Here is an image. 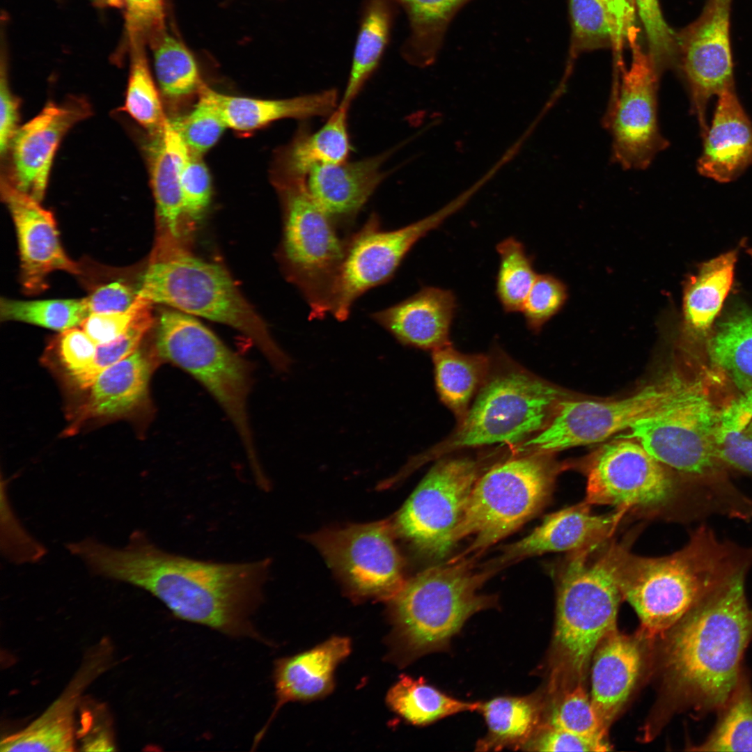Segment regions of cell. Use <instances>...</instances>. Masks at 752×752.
<instances>
[{
	"mask_svg": "<svg viewBox=\"0 0 752 752\" xmlns=\"http://www.w3.org/2000/svg\"><path fill=\"white\" fill-rule=\"evenodd\" d=\"M67 549L92 574L146 590L179 619L228 636L260 639L250 616L262 602L268 558L196 559L164 550L141 531L123 547L88 538L70 542Z\"/></svg>",
	"mask_w": 752,
	"mask_h": 752,
	"instance_id": "1",
	"label": "cell"
},
{
	"mask_svg": "<svg viewBox=\"0 0 752 752\" xmlns=\"http://www.w3.org/2000/svg\"><path fill=\"white\" fill-rule=\"evenodd\" d=\"M616 574L622 599L640 620L639 636L664 638L705 597L752 563V548L719 538L706 526L680 550L661 557L631 553L616 543Z\"/></svg>",
	"mask_w": 752,
	"mask_h": 752,
	"instance_id": "2",
	"label": "cell"
},
{
	"mask_svg": "<svg viewBox=\"0 0 752 752\" xmlns=\"http://www.w3.org/2000/svg\"><path fill=\"white\" fill-rule=\"evenodd\" d=\"M747 570L705 597L672 629L665 666L674 691L697 710H720L742 675L752 638Z\"/></svg>",
	"mask_w": 752,
	"mask_h": 752,
	"instance_id": "3",
	"label": "cell"
},
{
	"mask_svg": "<svg viewBox=\"0 0 752 752\" xmlns=\"http://www.w3.org/2000/svg\"><path fill=\"white\" fill-rule=\"evenodd\" d=\"M495 571L476 570L472 558L460 556L407 580L388 601L391 659L407 664L445 649L470 617L496 606L495 596L479 593Z\"/></svg>",
	"mask_w": 752,
	"mask_h": 752,
	"instance_id": "4",
	"label": "cell"
},
{
	"mask_svg": "<svg viewBox=\"0 0 752 752\" xmlns=\"http://www.w3.org/2000/svg\"><path fill=\"white\" fill-rule=\"evenodd\" d=\"M623 600L616 542L569 553L558 576L553 639L555 682L581 679L602 640L616 629Z\"/></svg>",
	"mask_w": 752,
	"mask_h": 752,
	"instance_id": "5",
	"label": "cell"
},
{
	"mask_svg": "<svg viewBox=\"0 0 752 752\" xmlns=\"http://www.w3.org/2000/svg\"><path fill=\"white\" fill-rule=\"evenodd\" d=\"M722 408L700 376L673 372L671 389L652 412L636 421L628 434L659 462L691 483L729 499L738 492L722 477L715 436Z\"/></svg>",
	"mask_w": 752,
	"mask_h": 752,
	"instance_id": "6",
	"label": "cell"
},
{
	"mask_svg": "<svg viewBox=\"0 0 752 752\" xmlns=\"http://www.w3.org/2000/svg\"><path fill=\"white\" fill-rule=\"evenodd\" d=\"M137 295L152 304L230 326L246 336L276 370L285 371L288 356L245 300L228 272L182 246L155 249Z\"/></svg>",
	"mask_w": 752,
	"mask_h": 752,
	"instance_id": "7",
	"label": "cell"
},
{
	"mask_svg": "<svg viewBox=\"0 0 752 752\" xmlns=\"http://www.w3.org/2000/svg\"><path fill=\"white\" fill-rule=\"evenodd\" d=\"M156 329L159 358L187 372L216 399L240 435L255 478H264L246 410L252 385L250 363L189 314L164 311Z\"/></svg>",
	"mask_w": 752,
	"mask_h": 752,
	"instance_id": "8",
	"label": "cell"
},
{
	"mask_svg": "<svg viewBox=\"0 0 752 752\" xmlns=\"http://www.w3.org/2000/svg\"><path fill=\"white\" fill-rule=\"evenodd\" d=\"M548 455L523 453L493 465L479 477L455 533L456 542L473 538L460 556L480 554L544 508L557 473Z\"/></svg>",
	"mask_w": 752,
	"mask_h": 752,
	"instance_id": "9",
	"label": "cell"
},
{
	"mask_svg": "<svg viewBox=\"0 0 752 752\" xmlns=\"http://www.w3.org/2000/svg\"><path fill=\"white\" fill-rule=\"evenodd\" d=\"M563 398L559 389L526 372L495 374L453 434L414 463L464 448L520 444L546 426Z\"/></svg>",
	"mask_w": 752,
	"mask_h": 752,
	"instance_id": "10",
	"label": "cell"
},
{
	"mask_svg": "<svg viewBox=\"0 0 752 752\" xmlns=\"http://www.w3.org/2000/svg\"><path fill=\"white\" fill-rule=\"evenodd\" d=\"M586 475L584 501L591 506H611L647 516L665 515L693 503L690 498L703 499L718 507L713 499L694 493L716 499L714 494L692 490L703 487L671 471L631 438L620 437L600 447L589 459Z\"/></svg>",
	"mask_w": 752,
	"mask_h": 752,
	"instance_id": "11",
	"label": "cell"
},
{
	"mask_svg": "<svg viewBox=\"0 0 752 752\" xmlns=\"http://www.w3.org/2000/svg\"><path fill=\"white\" fill-rule=\"evenodd\" d=\"M274 186L283 209L281 253L285 271L306 301L310 317L324 318L330 313L345 238L311 194L307 180Z\"/></svg>",
	"mask_w": 752,
	"mask_h": 752,
	"instance_id": "12",
	"label": "cell"
},
{
	"mask_svg": "<svg viewBox=\"0 0 752 752\" xmlns=\"http://www.w3.org/2000/svg\"><path fill=\"white\" fill-rule=\"evenodd\" d=\"M395 535L386 519L323 529L307 540L352 598L389 601L407 581Z\"/></svg>",
	"mask_w": 752,
	"mask_h": 752,
	"instance_id": "13",
	"label": "cell"
},
{
	"mask_svg": "<svg viewBox=\"0 0 752 752\" xmlns=\"http://www.w3.org/2000/svg\"><path fill=\"white\" fill-rule=\"evenodd\" d=\"M483 464L471 457L437 462L391 519L396 535L430 556L445 557L457 543L469 498L485 472Z\"/></svg>",
	"mask_w": 752,
	"mask_h": 752,
	"instance_id": "14",
	"label": "cell"
},
{
	"mask_svg": "<svg viewBox=\"0 0 752 752\" xmlns=\"http://www.w3.org/2000/svg\"><path fill=\"white\" fill-rule=\"evenodd\" d=\"M466 196L417 221L384 230L373 212L361 228L345 237L344 255L334 283L331 311L346 320L354 302L372 288L390 281L412 247L464 203Z\"/></svg>",
	"mask_w": 752,
	"mask_h": 752,
	"instance_id": "15",
	"label": "cell"
},
{
	"mask_svg": "<svg viewBox=\"0 0 752 752\" xmlns=\"http://www.w3.org/2000/svg\"><path fill=\"white\" fill-rule=\"evenodd\" d=\"M622 72L616 98L606 118L611 135L613 160L627 170L647 169L668 146L658 120L660 75L639 41Z\"/></svg>",
	"mask_w": 752,
	"mask_h": 752,
	"instance_id": "16",
	"label": "cell"
},
{
	"mask_svg": "<svg viewBox=\"0 0 752 752\" xmlns=\"http://www.w3.org/2000/svg\"><path fill=\"white\" fill-rule=\"evenodd\" d=\"M673 373L621 399L570 400L563 399L546 426L520 444L522 453L551 454L565 449L601 442L629 429L656 409L671 386Z\"/></svg>",
	"mask_w": 752,
	"mask_h": 752,
	"instance_id": "17",
	"label": "cell"
},
{
	"mask_svg": "<svg viewBox=\"0 0 752 752\" xmlns=\"http://www.w3.org/2000/svg\"><path fill=\"white\" fill-rule=\"evenodd\" d=\"M733 0H707L698 17L677 32V65L689 88L703 137L709 100L733 86L730 38Z\"/></svg>",
	"mask_w": 752,
	"mask_h": 752,
	"instance_id": "18",
	"label": "cell"
},
{
	"mask_svg": "<svg viewBox=\"0 0 752 752\" xmlns=\"http://www.w3.org/2000/svg\"><path fill=\"white\" fill-rule=\"evenodd\" d=\"M91 109L82 97H72L61 104L49 102L19 127L9 149L11 178L17 189L41 201L45 194L53 160L67 132L89 116Z\"/></svg>",
	"mask_w": 752,
	"mask_h": 752,
	"instance_id": "19",
	"label": "cell"
},
{
	"mask_svg": "<svg viewBox=\"0 0 752 752\" xmlns=\"http://www.w3.org/2000/svg\"><path fill=\"white\" fill-rule=\"evenodd\" d=\"M1 194L15 227L23 290L28 294L44 291L48 276L55 271L80 274L79 265L61 245L53 214L3 177Z\"/></svg>",
	"mask_w": 752,
	"mask_h": 752,
	"instance_id": "20",
	"label": "cell"
},
{
	"mask_svg": "<svg viewBox=\"0 0 752 752\" xmlns=\"http://www.w3.org/2000/svg\"><path fill=\"white\" fill-rule=\"evenodd\" d=\"M585 501L547 515L522 539L506 546L493 566L548 552L577 551L611 538L625 517V510L595 514Z\"/></svg>",
	"mask_w": 752,
	"mask_h": 752,
	"instance_id": "21",
	"label": "cell"
},
{
	"mask_svg": "<svg viewBox=\"0 0 752 752\" xmlns=\"http://www.w3.org/2000/svg\"><path fill=\"white\" fill-rule=\"evenodd\" d=\"M108 645L100 643L88 652L61 694L24 729L1 741L0 751H75V716L85 689L108 664Z\"/></svg>",
	"mask_w": 752,
	"mask_h": 752,
	"instance_id": "22",
	"label": "cell"
},
{
	"mask_svg": "<svg viewBox=\"0 0 752 752\" xmlns=\"http://www.w3.org/2000/svg\"><path fill=\"white\" fill-rule=\"evenodd\" d=\"M392 150L354 162L318 165L307 178L311 194L338 230H348L386 177Z\"/></svg>",
	"mask_w": 752,
	"mask_h": 752,
	"instance_id": "23",
	"label": "cell"
},
{
	"mask_svg": "<svg viewBox=\"0 0 752 752\" xmlns=\"http://www.w3.org/2000/svg\"><path fill=\"white\" fill-rule=\"evenodd\" d=\"M351 650L348 637L334 636L309 650L277 659L273 671L276 705L267 723L256 735L254 745L263 738L283 705L329 695L334 688L336 668Z\"/></svg>",
	"mask_w": 752,
	"mask_h": 752,
	"instance_id": "24",
	"label": "cell"
},
{
	"mask_svg": "<svg viewBox=\"0 0 752 752\" xmlns=\"http://www.w3.org/2000/svg\"><path fill=\"white\" fill-rule=\"evenodd\" d=\"M159 359L155 347H139L102 371L88 388V395L66 434L75 433L86 421L123 415L146 402L150 379Z\"/></svg>",
	"mask_w": 752,
	"mask_h": 752,
	"instance_id": "25",
	"label": "cell"
},
{
	"mask_svg": "<svg viewBox=\"0 0 752 752\" xmlns=\"http://www.w3.org/2000/svg\"><path fill=\"white\" fill-rule=\"evenodd\" d=\"M457 307L452 290L425 286L405 299L373 313L370 318L400 343L432 351L450 343Z\"/></svg>",
	"mask_w": 752,
	"mask_h": 752,
	"instance_id": "26",
	"label": "cell"
},
{
	"mask_svg": "<svg viewBox=\"0 0 752 752\" xmlns=\"http://www.w3.org/2000/svg\"><path fill=\"white\" fill-rule=\"evenodd\" d=\"M703 138V150L697 163L702 175L728 182L752 164V124L734 85L718 95L711 127Z\"/></svg>",
	"mask_w": 752,
	"mask_h": 752,
	"instance_id": "27",
	"label": "cell"
},
{
	"mask_svg": "<svg viewBox=\"0 0 752 752\" xmlns=\"http://www.w3.org/2000/svg\"><path fill=\"white\" fill-rule=\"evenodd\" d=\"M590 700L608 728L634 689L642 665L637 640L617 629L604 638L593 655Z\"/></svg>",
	"mask_w": 752,
	"mask_h": 752,
	"instance_id": "28",
	"label": "cell"
},
{
	"mask_svg": "<svg viewBox=\"0 0 752 752\" xmlns=\"http://www.w3.org/2000/svg\"><path fill=\"white\" fill-rule=\"evenodd\" d=\"M150 136L147 152L159 230L157 244L180 245L185 217L180 171L189 149L168 118L163 129Z\"/></svg>",
	"mask_w": 752,
	"mask_h": 752,
	"instance_id": "29",
	"label": "cell"
},
{
	"mask_svg": "<svg viewBox=\"0 0 752 752\" xmlns=\"http://www.w3.org/2000/svg\"><path fill=\"white\" fill-rule=\"evenodd\" d=\"M348 109L338 107L317 131L303 123L292 140L276 152L271 172L273 185L307 180L318 165L347 161L351 151L347 129Z\"/></svg>",
	"mask_w": 752,
	"mask_h": 752,
	"instance_id": "30",
	"label": "cell"
},
{
	"mask_svg": "<svg viewBox=\"0 0 752 752\" xmlns=\"http://www.w3.org/2000/svg\"><path fill=\"white\" fill-rule=\"evenodd\" d=\"M203 89L218 109L227 127L240 133L255 131L281 119L329 116L338 107V91L334 88L279 100L227 95L205 84Z\"/></svg>",
	"mask_w": 752,
	"mask_h": 752,
	"instance_id": "31",
	"label": "cell"
},
{
	"mask_svg": "<svg viewBox=\"0 0 752 752\" xmlns=\"http://www.w3.org/2000/svg\"><path fill=\"white\" fill-rule=\"evenodd\" d=\"M398 6L393 0H363L351 68L338 106L349 109L379 66Z\"/></svg>",
	"mask_w": 752,
	"mask_h": 752,
	"instance_id": "32",
	"label": "cell"
},
{
	"mask_svg": "<svg viewBox=\"0 0 752 752\" xmlns=\"http://www.w3.org/2000/svg\"><path fill=\"white\" fill-rule=\"evenodd\" d=\"M737 251L725 253L702 263L686 281L682 299L684 326L694 335L710 329L732 286Z\"/></svg>",
	"mask_w": 752,
	"mask_h": 752,
	"instance_id": "33",
	"label": "cell"
},
{
	"mask_svg": "<svg viewBox=\"0 0 752 752\" xmlns=\"http://www.w3.org/2000/svg\"><path fill=\"white\" fill-rule=\"evenodd\" d=\"M405 13L409 33L401 47L409 63L425 67L437 57L454 17L473 0H393Z\"/></svg>",
	"mask_w": 752,
	"mask_h": 752,
	"instance_id": "34",
	"label": "cell"
},
{
	"mask_svg": "<svg viewBox=\"0 0 752 752\" xmlns=\"http://www.w3.org/2000/svg\"><path fill=\"white\" fill-rule=\"evenodd\" d=\"M479 712L487 726L477 745L480 751L523 749L540 728L541 705L535 696L496 697L481 703Z\"/></svg>",
	"mask_w": 752,
	"mask_h": 752,
	"instance_id": "35",
	"label": "cell"
},
{
	"mask_svg": "<svg viewBox=\"0 0 752 752\" xmlns=\"http://www.w3.org/2000/svg\"><path fill=\"white\" fill-rule=\"evenodd\" d=\"M432 356L440 399L460 421L468 412L473 395L485 382L489 361L485 355L462 354L451 343L432 350Z\"/></svg>",
	"mask_w": 752,
	"mask_h": 752,
	"instance_id": "36",
	"label": "cell"
},
{
	"mask_svg": "<svg viewBox=\"0 0 752 752\" xmlns=\"http://www.w3.org/2000/svg\"><path fill=\"white\" fill-rule=\"evenodd\" d=\"M386 703L394 713L415 726H425L464 712L479 711L480 702L455 698L426 682L423 677L401 675L388 691Z\"/></svg>",
	"mask_w": 752,
	"mask_h": 752,
	"instance_id": "37",
	"label": "cell"
},
{
	"mask_svg": "<svg viewBox=\"0 0 752 752\" xmlns=\"http://www.w3.org/2000/svg\"><path fill=\"white\" fill-rule=\"evenodd\" d=\"M711 361L741 391L752 389V312L738 310L716 327L707 343Z\"/></svg>",
	"mask_w": 752,
	"mask_h": 752,
	"instance_id": "38",
	"label": "cell"
},
{
	"mask_svg": "<svg viewBox=\"0 0 752 752\" xmlns=\"http://www.w3.org/2000/svg\"><path fill=\"white\" fill-rule=\"evenodd\" d=\"M150 47L159 91L165 97L177 101L198 95L204 83L196 60L177 34L166 30Z\"/></svg>",
	"mask_w": 752,
	"mask_h": 752,
	"instance_id": "39",
	"label": "cell"
},
{
	"mask_svg": "<svg viewBox=\"0 0 752 752\" xmlns=\"http://www.w3.org/2000/svg\"><path fill=\"white\" fill-rule=\"evenodd\" d=\"M721 714L698 751H752V691L745 675L719 710Z\"/></svg>",
	"mask_w": 752,
	"mask_h": 752,
	"instance_id": "40",
	"label": "cell"
},
{
	"mask_svg": "<svg viewBox=\"0 0 752 752\" xmlns=\"http://www.w3.org/2000/svg\"><path fill=\"white\" fill-rule=\"evenodd\" d=\"M130 47V71L122 110L154 135L163 129L167 117L149 68L146 45L135 44Z\"/></svg>",
	"mask_w": 752,
	"mask_h": 752,
	"instance_id": "41",
	"label": "cell"
},
{
	"mask_svg": "<svg viewBox=\"0 0 752 752\" xmlns=\"http://www.w3.org/2000/svg\"><path fill=\"white\" fill-rule=\"evenodd\" d=\"M499 265L496 278V295L506 313L521 312L524 300L538 274L533 258L524 245L509 237L496 246Z\"/></svg>",
	"mask_w": 752,
	"mask_h": 752,
	"instance_id": "42",
	"label": "cell"
},
{
	"mask_svg": "<svg viewBox=\"0 0 752 752\" xmlns=\"http://www.w3.org/2000/svg\"><path fill=\"white\" fill-rule=\"evenodd\" d=\"M90 314L86 298L33 301L2 298L0 318L63 331L80 325Z\"/></svg>",
	"mask_w": 752,
	"mask_h": 752,
	"instance_id": "43",
	"label": "cell"
},
{
	"mask_svg": "<svg viewBox=\"0 0 752 752\" xmlns=\"http://www.w3.org/2000/svg\"><path fill=\"white\" fill-rule=\"evenodd\" d=\"M571 24L570 55L613 48V29L602 0H568Z\"/></svg>",
	"mask_w": 752,
	"mask_h": 752,
	"instance_id": "44",
	"label": "cell"
},
{
	"mask_svg": "<svg viewBox=\"0 0 752 752\" xmlns=\"http://www.w3.org/2000/svg\"><path fill=\"white\" fill-rule=\"evenodd\" d=\"M143 299L142 306L129 327L115 339L97 345L91 366L72 380L78 387L87 389L102 371L139 348L142 340L155 323L152 313L153 304Z\"/></svg>",
	"mask_w": 752,
	"mask_h": 752,
	"instance_id": "45",
	"label": "cell"
},
{
	"mask_svg": "<svg viewBox=\"0 0 752 752\" xmlns=\"http://www.w3.org/2000/svg\"><path fill=\"white\" fill-rule=\"evenodd\" d=\"M546 726L602 741L605 740L607 730L595 712L590 697L581 682L569 687L557 700Z\"/></svg>",
	"mask_w": 752,
	"mask_h": 752,
	"instance_id": "46",
	"label": "cell"
},
{
	"mask_svg": "<svg viewBox=\"0 0 752 752\" xmlns=\"http://www.w3.org/2000/svg\"><path fill=\"white\" fill-rule=\"evenodd\" d=\"M203 86L198 93V102L189 113L173 120L169 119L189 150L201 156L217 143L227 127Z\"/></svg>",
	"mask_w": 752,
	"mask_h": 752,
	"instance_id": "47",
	"label": "cell"
},
{
	"mask_svg": "<svg viewBox=\"0 0 752 752\" xmlns=\"http://www.w3.org/2000/svg\"><path fill=\"white\" fill-rule=\"evenodd\" d=\"M637 15L645 30L648 53L661 75L675 66L677 59V32L667 24L659 0H634Z\"/></svg>",
	"mask_w": 752,
	"mask_h": 752,
	"instance_id": "48",
	"label": "cell"
},
{
	"mask_svg": "<svg viewBox=\"0 0 752 752\" xmlns=\"http://www.w3.org/2000/svg\"><path fill=\"white\" fill-rule=\"evenodd\" d=\"M567 295L562 281L549 274H538L521 310L528 327L539 331L561 311Z\"/></svg>",
	"mask_w": 752,
	"mask_h": 752,
	"instance_id": "49",
	"label": "cell"
},
{
	"mask_svg": "<svg viewBox=\"0 0 752 752\" xmlns=\"http://www.w3.org/2000/svg\"><path fill=\"white\" fill-rule=\"evenodd\" d=\"M750 422L720 416L715 436V453L722 464L752 474V435L744 428Z\"/></svg>",
	"mask_w": 752,
	"mask_h": 752,
	"instance_id": "50",
	"label": "cell"
},
{
	"mask_svg": "<svg viewBox=\"0 0 752 752\" xmlns=\"http://www.w3.org/2000/svg\"><path fill=\"white\" fill-rule=\"evenodd\" d=\"M180 185L185 217L200 220L209 207L212 196V180L202 156L189 150L180 171Z\"/></svg>",
	"mask_w": 752,
	"mask_h": 752,
	"instance_id": "51",
	"label": "cell"
},
{
	"mask_svg": "<svg viewBox=\"0 0 752 752\" xmlns=\"http://www.w3.org/2000/svg\"><path fill=\"white\" fill-rule=\"evenodd\" d=\"M130 45L150 46L166 30V0H123Z\"/></svg>",
	"mask_w": 752,
	"mask_h": 752,
	"instance_id": "52",
	"label": "cell"
},
{
	"mask_svg": "<svg viewBox=\"0 0 752 752\" xmlns=\"http://www.w3.org/2000/svg\"><path fill=\"white\" fill-rule=\"evenodd\" d=\"M55 340L59 361L73 380L91 366L97 345L77 327L61 331Z\"/></svg>",
	"mask_w": 752,
	"mask_h": 752,
	"instance_id": "53",
	"label": "cell"
},
{
	"mask_svg": "<svg viewBox=\"0 0 752 752\" xmlns=\"http://www.w3.org/2000/svg\"><path fill=\"white\" fill-rule=\"evenodd\" d=\"M523 749L535 751H606L610 750L606 740H596L545 726L538 730Z\"/></svg>",
	"mask_w": 752,
	"mask_h": 752,
	"instance_id": "54",
	"label": "cell"
},
{
	"mask_svg": "<svg viewBox=\"0 0 752 752\" xmlns=\"http://www.w3.org/2000/svg\"><path fill=\"white\" fill-rule=\"evenodd\" d=\"M5 520V556L16 563H33L45 554L42 545L33 538L24 528L8 504L7 497L3 496Z\"/></svg>",
	"mask_w": 752,
	"mask_h": 752,
	"instance_id": "55",
	"label": "cell"
},
{
	"mask_svg": "<svg viewBox=\"0 0 752 752\" xmlns=\"http://www.w3.org/2000/svg\"><path fill=\"white\" fill-rule=\"evenodd\" d=\"M143 299L136 295L129 309L123 312L91 313L79 325L96 345L108 343L122 334L131 324Z\"/></svg>",
	"mask_w": 752,
	"mask_h": 752,
	"instance_id": "56",
	"label": "cell"
},
{
	"mask_svg": "<svg viewBox=\"0 0 752 752\" xmlns=\"http://www.w3.org/2000/svg\"><path fill=\"white\" fill-rule=\"evenodd\" d=\"M609 14L614 36L613 50L618 60L626 45L638 40L637 14L634 0H602Z\"/></svg>",
	"mask_w": 752,
	"mask_h": 752,
	"instance_id": "57",
	"label": "cell"
},
{
	"mask_svg": "<svg viewBox=\"0 0 752 752\" xmlns=\"http://www.w3.org/2000/svg\"><path fill=\"white\" fill-rule=\"evenodd\" d=\"M137 291L120 281L98 287L86 297L91 313H110L127 311L136 299Z\"/></svg>",
	"mask_w": 752,
	"mask_h": 752,
	"instance_id": "58",
	"label": "cell"
},
{
	"mask_svg": "<svg viewBox=\"0 0 752 752\" xmlns=\"http://www.w3.org/2000/svg\"><path fill=\"white\" fill-rule=\"evenodd\" d=\"M19 100L13 93L8 80L6 62L1 59L0 76V152L8 154L13 137L19 127Z\"/></svg>",
	"mask_w": 752,
	"mask_h": 752,
	"instance_id": "59",
	"label": "cell"
},
{
	"mask_svg": "<svg viewBox=\"0 0 752 752\" xmlns=\"http://www.w3.org/2000/svg\"><path fill=\"white\" fill-rule=\"evenodd\" d=\"M95 1L96 3L100 4L101 6L117 7V8L123 7V0H95Z\"/></svg>",
	"mask_w": 752,
	"mask_h": 752,
	"instance_id": "60",
	"label": "cell"
},
{
	"mask_svg": "<svg viewBox=\"0 0 752 752\" xmlns=\"http://www.w3.org/2000/svg\"><path fill=\"white\" fill-rule=\"evenodd\" d=\"M748 253L752 257V249H749Z\"/></svg>",
	"mask_w": 752,
	"mask_h": 752,
	"instance_id": "61",
	"label": "cell"
}]
</instances>
